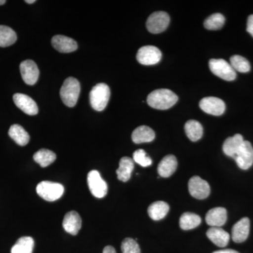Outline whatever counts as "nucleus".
<instances>
[{"label":"nucleus","instance_id":"2eb2a0df","mask_svg":"<svg viewBox=\"0 0 253 253\" xmlns=\"http://www.w3.org/2000/svg\"><path fill=\"white\" fill-rule=\"evenodd\" d=\"M250 219L248 217H244L236 222L233 226L231 231V237L235 243L244 242L248 239L250 233Z\"/></svg>","mask_w":253,"mask_h":253},{"label":"nucleus","instance_id":"6e6552de","mask_svg":"<svg viewBox=\"0 0 253 253\" xmlns=\"http://www.w3.org/2000/svg\"><path fill=\"white\" fill-rule=\"evenodd\" d=\"M162 53L154 46H144L141 47L136 54L138 62L145 66L155 65L161 61Z\"/></svg>","mask_w":253,"mask_h":253},{"label":"nucleus","instance_id":"412c9836","mask_svg":"<svg viewBox=\"0 0 253 253\" xmlns=\"http://www.w3.org/2000/svg\"><path fill=\"white\" fill-rule=\"evenodd\" d=\"M154 131L149 126H138L131 134V139L135 144H143V143H149L154 141L155 139Z\"/></svg>","mask_w":253,"mask_h":253},{"label":"nucleus","instance_id":"39448f33","mask_svg":"<svg viewBox=\"0 0 253 253\" xmlns=\"http://www.w3.org/2000/svg\"><path fill=\"white\" fill-rule=\"evenodd\" d=\"M209 67L212 73L217 77L226 81H234L236 73L230 63L222 59H212L210 60Z\"/></svg>","mask_w":253,"mask_h":253},{"label":"nucleus","instance_id":"1a4fd4ad","mask_svg":"<svg viewBox=\"0 0 253 253\" xmlns=\"http://www.w3.org/2000/svg\"><path fill=\"white\" fill-rule=\"evenodd\" d=\"M190 194L196 199H206L211 194L209 184L199 176H194L189 181Z\"/></svg>","mask_w":253,"mask_h":253},{"label":"nucleus","instance_id":"473e14b6","mask_svg":"<svg viewBox=\"0 0 253 253\" xmlns=\"http://www.w3.org/2000/svg\"><path fill=\"white\" fill-rule=\"evenodd\" d=\"M121 250L123 253H141L140 247L136 240L126 238L123 240L121 244Z\"/></svg>","mask_w":253,"mask_h":253},{"label":"nucleus","instance_id":"4be33fe9","mask_svg":"<svg viewBox=\"0 0 253 253\" xmlns=\"http://www.w3.org/2000/svg\"><path fill=\"white\" fill-rule=\"evenodd\" d=\"M134 168V164L133 159L129 157L121 158L119 163V168L116 170L118 179L123 182L129 181Z\"/></svg>","mask_w":253,"mask_h":253},{"label":"nucleus","instance_id":"aec40b11","mask_svg":"<svg viewBox=\"0 0 253 253\" xmlns=\"http://www.w3.org/2000/svg\"><path fill=\"white\" fill-rule=\"evenodd\" d=\"M244 141L243 136L239 134L228 137L223 144V151L226 156L234 158Z\"/></svg>","mask_w":253,"mask_h":253},{"label":"nucleus","instance_id":"f3484780","mask_svg":"<svg viewBox=\"0 0 253 253\" xmlns=\"http://www.w3.org/2000/svg\"><path fill=\"white\" fill-rule=\"evenodd\" d=\"M82 219L76 211H71L65 215L63 221V227L66 232L71 235H76L81 230Z\"/></svg>","mask_w":253,"mask_h":253},{"label":"nucleus","instance_id":"a211bd4d","mask_svg":"<svg viewBox=\"0 0 253 253\" xmlns=\"http://www.w3.org/2000/svg\"><path fill=\"white\" fill-rule=\"evenodd\" d=\"M177 168V160L173 155H168L163 158L158 165V172L162 177L167 178L172 176Z\"/></svg>","mask_w":253,"mask_h":253},{"label":"nucleus","instance_id":"f704fd0d","mask_svg":"<svg viewBox=\"0 0 253 253\" xmlns=\"http://www.w3.org/2000/svg\"><path fill=\"white\" fill-rule=\"evenodd\" d=\"M103 253H116V251L112 246H109L104 248Z\"/></svg>","mask_w":253,"mask_h":253},{"label":"nucleus","instance_id":"4468645a","mask_svg":"<svg viewBox=\"0 0 253 253\" xmlns=\"http://www.w3.org/2000/svg\"><path fill=\"white\" fill-rule=\"evenodd\" d=\"M55 49L61 53H71L78 49V44L72 38L64 36H55L51 39Z\"/></svg>","mask_w":253,"mask_h":253},{"label":"nucleus","instance_id":"2f4dec72","mask_svg":"<svg viewBox=\"0 0 253 253\" xmlns=\"http://www.w3.org/2000/svg\"><path fill=\"white\" fill-rule=\"evenodd\" d=\"M133 161L144 168L149 167L153 163L151 158L143 149H138L134 151L133 154Z\"/></svg>","mask_w":253,"mask_h":253},{"label":"nucleus","instance_id":"b1692460","mask_svg":"<svg viewBox=\"0 0 253 253\" xmlns=\"http://www.w3.org/2000/svg\"><path fill=\"white\" fill-rule=\"evenodd\" d=\"M9 135L18 145L26 146L30 141V135L24 128L19 125L15 124L10 126Z\"/></svg>","mask_w":253,"mask_h":253},{"label":"nucleus","instance_id":"e433bc0d","mask_svg":"<svg viewBox=\"0 0 253 253\" xmlns=\"http://www.w3.org/2000/svg\"><path fill=\"white\" fill-rule=\"evenodd\" d=\"M26 3H28V4H33V3L36 2V0H26Z\"/></svg>","mask_w":253,"mask_h":253},{"label":"nucleus","instance_id":"f257e3e1","mask_svg":"<svg viewBox=\"0 0 253 253\" xmlns=\"http://www.w3.org/2000/svg\"><path fill=\"white\" fill-rule=\"evenodd\" d=\"M177 101L176 94L168 89H156L150 93L147 97L148 104L151 107L158 110L170 109Z\"/></svg>","mask_w":253,"mask_h":253},{"label":"nucleus","instance_id":"a878e982","mask_svg":"<svg viewBox=\"0 0 253 253\" xmlns=\"http://www.w3.org/2000/svg\"><path fill=\"white\" fill-rule=\"evenodd\" d=\"M33 159L42 168H46L56 161V156L53 151L42 149L37 151L33 156Z\"/></svg>","mask_w":253,"mask_h":253},{"label":"nucleus","instance_id":"20e7f679","mask_svg":"<svg viewBox=\"0 0 253 253\" xmlns=\"http://www.w3.org/2000/svg\"><path fill=\"white\" fill-rule=\"evenodd\" d=\"M37 193L46 201H55L59 199L64 192V187L59 183L43 181L36 188Z\"/></svg>","mask_w":253,"mask_h":253},{"label":"nucleus","instance_id":"9d476101","mask_svg":"<svg viewBox=\"0 0 253 253\" xmlns=\"http://www.w3.org/2000/svg\"><path fill=\"white\" fill-rule=\"evenodd\" d=\"M199 106L205 113L216 116L222 115L226 109V105L224 101L219 98L213 96L205 97L201 99Z\"/></svg>","mask_w":253,"mask_h":253},{"label":"nucleus","instance_id":"f8f14e48","mask_svg":"<svg viewBox=\"0 0 253 253\" xmlns=\"http://www.w3.org/2000/svg\"><path fill=\"white\" fill-rule=\"evenodd\" d=\"M20 71L23 81L28 85L36 84L39 78L40 71L36 62L32 60H26L20 65Z\"/></svg>","mask_w":253,"mask_h":253},{"label":"nucleus","instance_id":"7ed1b4c3","mask_svg":"<svg viewBox=\"0 0 253 253\" xmlns=\"http://www.w3.org/2000/svg\"><path fill=\"white\" fill-rule=\"evenodd\" d=\"M111 90L105 83H99L92 88L89 94V101L93 109L102 111L106 109L109 103Z\"/></svg>","mask_w":253,"mask_h":253},{"label":"nucleus","instance_id":"72a5a7b5","mask_svg":"<svg viewBox=\"0 0 253 253\" xmlns=\"http://www.w3.org/2000/svg\"><path fill=\"white\" fill-rule=\"evenodd\" d=\"M247 31L253 37V14L248 18Z\"/></svg>","mask_w":253,"mask_h":253},{"label":"nucleus","instance_id":"dca6fc26","mask_svg":"<svg viewBox=\"0 0 253 253\" xmlns=\"http://www.w3.org/2000/svg\"><path fill=\"white\" fill-rule=\"evenodd\" d=\"M227 220V212L224 208H214L206 214V221L211 227H221Z\"/></svg>","mask_w":253,"mask_h":253},{"label":"nucleus","instance_id":"ddd939ff","mask_svg":"<svg viewBox=\"0 0 253 253\" xmlns=\"http://www.w3.org/2000/svg\"><path fill=\"white\" fill-rule=\"evenodd\" d=\"M14 104L16 106L29 116H36L38 114V107L36 101L28 95L17 93L13 96Z\"/></svg>","mask_w":253,"mask_h":253},{"label":"nucleus","instance_id":"bb28decb","mask_svg":"<svg viewBox=\"0 0 253 253\" xmlns=\"http://www.w3.org/2000/svg\"><path fill=\"white\" fill-rule=\"evenodd\" d=\"M201 218L198 214L192 212H185L179 219V226L183 230H190L200 225Z\"/></svg>","mask_w":253,"mask_h":253},{"label":"nucleus","instance_id":"7c9ffc66","mask_svg":"<svg viewBox=\"0 0 253 253\" xmlns=\"http://www.w3.org/2000/svg\"><path fill=\"white\" fill-rule=\"evenodd\" d=\"M230 65L234 71L240 73H248L251 70V64L246 58L239 55H234L230 59Z\"/></svg>","mask_w":253,"mask_h":253},{"label":"nucleus","instance_id":"0eeeda50","mask_svg":"<svg viewBox=\"0 0 253 253\" xmlns=\"http://www.w3.org/2000/svg\"><path fill=\"white\" fill-rule=\"evenodd\" d=\"M169 16L165 11H156L151 14L146 22V28L154 34L162 33L169 26Z\"/></svg>","mask_w":253,"mask_h":253},{"label":"nucleus","instance_id":"423d86ee","mask_svg":"<svg viewBox=\"0 0 253 253\" xmlns=\"http://www.w3.org/2000/svg\"><path fill=\"white\" fill-rule=\"evenodd\" d=\"M87 183L89 189L94 197L102 199L107 194V184L97 170H91L88 173Z\"/></svg>","mask_w":253,"mask_h":253},{"label":"nucleus","instance_id":"6ab92c4d","mask_svg":"<svg viewBox=\"0 0 253 253\" xmlns=\"http://www.w3.org/2000/svg\"><path fill=\"white\" fill-rule=\"evenodd\" d=\"M207 237L218 246L224 248L229 244L230 235L221 227H211L207 231Z\"/></svg>","mask_w":253,"mask_h":253},{"label":"nucleus","instance_id":"c9c22d12","mask_svg":"<svg viewBox=\"0 0 253 253\" xmlns=\"http://www.w3.org/2000/svg\"><path fill=\"white\" fill-rule=\"evenodd\" d=\"M212 253H240L238 251H234L231 249L221 250V251H215Z\"/></svg>","mask_w":253,"mask_h":253},{"label":"nucleus","instance_id":"cd10ccee","mask_svg":"<svg viewBox=\"0 0 253 253\" xmlns=\"http://www.w3.org/2000/svg\"><path fill=\"white\" fill-rule=\"evenodd\" d=\"M34 240L30 236H23L13 246L11 253H33Z\"/></svg>","mask_w":253,"mask_h":253},{"label":"nucleus","instance_id":"393cba45","mask_svg":"<svg viewBox=\"0 0 253 253\" xmlns=\"http://www.w3.org/2000/svg\"><path fill=\"white\" fill-rule=\"evenodd\" d=\"M184 129H185L186 135L190 140L192 141L199 140L204 134V128L202 125L199 121H194V120H190L187 121Z\"/></svg>","mask_w":253,"mask_h":253},{"label":"nucleus","instance_id":"c756f323","mask_svg":"<svg viewBox=\"0 0 253 253\" xmlns=\"http://www.w3.org/2000/svg\"><path fill=\"white\" fill-rule=\"evenodd\" d=\"M224 23H225L224 16L219 13H216L211 15L205 21L204 26L206 29L216 31L222 28Z\"/></svg>","mask_w":253,"mask_h":253},{"label":"nucleus","instance_id":"9b49d317","mask_svg":"<svg viewBox=\"0 0 253 253\" xmlns=\"http://www.w3.org/2000/svg\"><path fill=\"white\" fill-rule=\"evenodd\" d=\"M235 160L238 166L241 169H249L253 164V147L249 141H244L241 149L236 155Z\"/></svg>","mask_w":253,"mask_h":253},{"label":"nucleus","instance_id":"c85d7f7f","mask_svg":"<svg viewBox=\"0 0 253 253\" xmlns=\"http://www.w3.org/2000/svg\"><path fill=\"white\" fill-rule=\"evenodd\" d=\"M17 36L14 30L6 26H0V46L6 47L14 44Z\"/></svg>","mask_w":253,"mask_h":253},{"label":"nucleus","instance_id":"f03ea898","mask_svg":"<svg viewBox=\"0 0 253 253\" xmlns=\"http://www.w3.org/2000/svg\"><path fill=\"white\" fill-rule=\"evenodd\" d=\"M81 93V84L76 78L70 77L65 80L61 90L60 96L63 104L68 107H74L77 104Z\"/></svg>","mask_w":253,"mask_h":253},{"label":"nucleus","instance_id":"5701e85b","mask_svg":"<svg viewBox=\"0 0 253 253\" xmlns=\"http://www.w3.org/2000/svg\"><path fill=\"white\" fill-rule=\"evenodd\" d=\"M169 206L164 201H156L148 208L149 217L155 221L161 220L167 215Z\"/></svg>","mask_w":253,"mask_h":253},{"label":"nucleus","instance_id":"4c0bfd02","mask_svg":"<svg viewBox=\"0 0 253 253\" xmlns=\"http://www.w3.org/2000/svg\"><path fill=\"white\" fill-rule=\"evenodd\" d=\"M5 3H6V1H5V0H0V6H1V5L4 4Z\"/></svg>","mask_w":253,"mask_h":253}]
</instances>
